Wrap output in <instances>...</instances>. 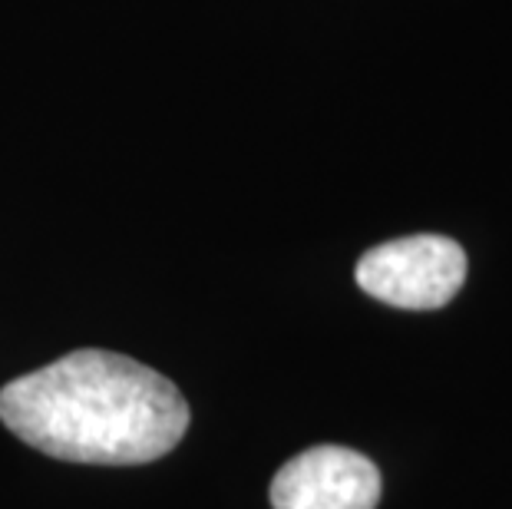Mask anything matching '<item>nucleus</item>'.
I'll return each mask as SVG.
<instances>
[{"mask_svg": "<svg viewBox=\"0 0 512 509\" xmlns=\"http://www.w3.org/2000/svg\"><path fill=\"white\" fill-rule=\"evenodd\" d=\"M4 427L53 460L139 467L189 430L179 387L126 354L83 348L0 391Z\"/></svg>", "mask_w": 512, "mask_h": 509, "instance_id": "f257e3e1", "label": "nucleus"}, {"mask_svg": "<svg viewBox=\"0 0 512 509\" xmlns=\"http://www.w3.org/2000/svg\"><path fill=\"white\" fill-rule=\"evenodd\" d=\"M466 281V252L446 235H407L384 242L357 262V285L403 311H433Z\"/></svg>", "mask_w": 512, "mask_h": 509, "instance_id": "f03ea898", "label": "nucleus"}, {"mask_svg": "<svg viewBox=\"0 0 512 509\" xmlns=\"http://www.w3.org/2000/svg\"><path fill=\"white\" fill-rule=\"evenodd\" d=\"M380 503V470L347 447H311L288 460L271 480L275 509H374Z\"/></svg>", "mask_w": 512, "mask_h": 509, "instance_id": "7ed1b4c3", "label": "nucleus"}]
</instances>
